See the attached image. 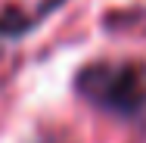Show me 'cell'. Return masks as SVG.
<instances>
[{
  "instance_id": "obj_1",
  "label": "cell",
  "mask_w": 146,
  "mask_h": 143,
  "mask_svg": "<svg viewBox=\"0 0 146 143\" xmlns=\"http://www.w3.org/2000/svg\"><path fill=\"white\" fill-rule=\"evenodd\" d=\"M75 90L90 106L118 118H137L146 109V65L100 59L75 75Z\"/></svg>"
}]
</instances>
